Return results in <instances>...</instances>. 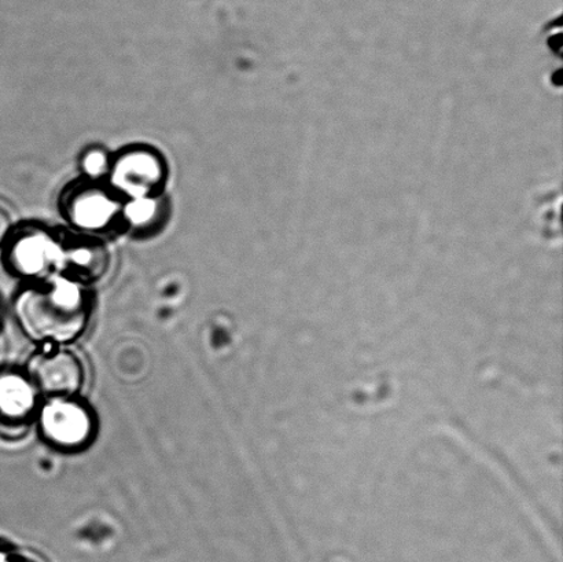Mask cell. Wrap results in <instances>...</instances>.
<instances>
[{"instance_id":"cell-12","label":"cell","mask_w":563,"mask_h":562,"mask_svg":"<svg viewBox=\"0 0 563 562\" xmlns=\"http://www.w3.org/2000/svg\"><path fill=\"white\" fill-rule=\"evenodd\" d=\"M9 562H38V561L30 558V555L11 553Z\"/></svg>"},{"instance_id":"cell-3","label":"cell","mask_w":563,"mask_h":562,"mask_svg":"<svg viewBox=\"0 0 563 562\" xmlns=\"http://www.w3.org/2000/svg\"><path fill=\"white\" fill-rule=\"evenodd\" d=\"M25 373L46 399L77 398L87 379L85 362L68 346H44L27 361Z\"/></svg>"},{"instance_id":"cell-6","label":"cell","mask_w":563,"mask_h":562,"mask_svg":"<svg viewBox=\"0 0 563 562\" xmlns=\"http://www.w3.org/2000/svg\"><path fill=\"white\" fill-rule=\"evenodd\" d=\"M108 178L110 190L123 201L159 196L167 178V168L157 152L145 147H131L112 158Z\"/></svg>"},{"instance_id":"cell-13","label":"cell","mask_w":563,"mask_h":562,"mask_svg":"<svg viewBox=\"0 0 563 562\" xmlns=\"http://www.w3.org/2000/svg\"><path fill=\"white\" fill-rule=\"evenodd\" d=\"M10 554L11 553L4 552L3 549H0V562H9Z\"/></svg>"},{"instance_id":"cell-11","label":"cell","mask_w":563,"mask_h":562,"mask_svg":"<svg viewBox=\"0 0 563 562\" xmlns=\"http://www.w3.org/2000/svg\"><path fill=\"white\" fill-rule=\"evenodd\" d=\"M11 231L13 230H11L9 214L5 213L3 209H0V245L8 241Z\"/></svg>"},{"instance_id":"cell-9","label":"cell","mask_w":563,"mask_h":562,"mask_svg":"<svg viewBox=\"0 0 563 562\" xmlns=\"http://www.w3.org/2000/svg\"><path fill=\"white\" fill-rule=\"evenodd\" d=\"M165 203L162 196L132 198L123 201L121 219L135 231H148L156 228L163 219Z\"/></svg>"},{"instance_id":"cell-10","label":"cell","mask_w":563,"mask_h":562,"mask_svg":"<svg viewBox=\"0 0 563 562\" xmlns=\"http://www.w3.org/2000/svg\"><path fill=\"white\" fill-rule=\"evenodd\" d=\"M112 158L102 148H91L81 158V169L87 180L99 181L108 176Z\"/></svg>"},{"instance_id":"cell-5","label":"cell","mask_w":563,"mask_h":562,"mask_svg":"<svg viewBox=\"0 0 563 562\" xmlns=\"http://www.w3.org/2000/svg\"><path fill=\"white\" fill-rule=\"evenodd\" d=\"M36 416L43 438L58 449L85 448L96 433V417L79 396L47 399L38 407Z\"/></svg>"},{"instance_id":"cell-4","label":"cell","mask_w":563,"mask_h":562,"mask_svg":"<svg viewBox=\"0 0 563 562\" xmlns=\"http://www.w3.org/2000/svg\"><path fill=\"white\" fill-rule=\"evenodd\" d=\"M123 200L99 181L70 186L60 200L66 223L80 234L92 235L112 228L121 219Z\"/></svg>"},{"instance_id":"cell-2","label":"cell","mask_w":563,"mask_h":562,"mask_svg":"<svg viewBox=\"0 0 563 562\" xmlns=\"http://www.w3.org/2000/svg\"><path fill=\"white\" fill-rule=\"evenodd\" d=\"M4 245L5 264L15 277L41 283L59 273L63 242L46 229L36 225L16 229Z\"/></svg>"},{"instance_id":"cell-7","label":"cell","mask_w":563,"mask_h":562,"mask_svg":"<svg viewBox=\"0 0 563 562\" xmlns=\"http://www.w3.org/2000/svg\"><path fill=\"white\" fill-rule=\"evenodd\" d=\"M63 242V262L58 274L81 285L101 279L109 267L107 246L92 235H75Z\"/></svg>"},{"instance_id":"cell-8","label":"cell","mask_w":563,"mask_h":562,"mask_svg":"<svg viewBox=\"0 0 563 562\" xmlns=\"http://www.w3.org/2000/svg\"><path fill=\"white\" fill-rule=\"evenodd\" d=\"M38 407L41 395L25 372H0V423L22 426Z\"/></svg>"},{"instance_id":"cell-1","label":"cell","mask_w":563,"mask_h":562,"mask_svg":"<svg viewBox=\"0 0 563 562\" xmlns=\"http://www.w3.org/2000/svg\"><path fill=\"white\" fill-rule=\"evenodd\" d=\"M86 286L55 274L16 296L14 313L22 332L33 343L68 346L86 333L91 321Z\"/></svg>"}]
</instances>
